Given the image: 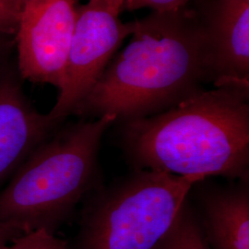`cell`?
<instances>
[{"label":"cell","instance_id":"6da1fadb","mask_svg":"<svg viewBox=\"0 0 249 249\" xmlns=\"http://www.w3.org/2000/svg\"><path fill=\"white\" fill-rule=\"evenodd\" d=\"M220 87L124 121L120 142L135 168L249 181L248 88Z\"/></svg>","mask_w":249,"mask_h":249},{"label":"cell","instance_id":"7a4b0ae2","mask_svg":"<svg viewBox=\"0 0 249 249\" xmlns=\"http://www.w3.org/2000/svg\"><path fill=\"white\" fill-rule=\"evenodd\" d=\"M178 10L136 21L129 44L74 114L113 115L124 122L158 114L197 91L196 82L210 68L206 37Z\"/></svg>","mask_w":249,"mask_h":249},{"label":"cell","instance_id":"3957f363","mask_svg":"<svg viewBox=\"0 0 249 249\" xmlns=\"http://www.w3.org/2000/svg\"><path fill=\"white\" fill-rule=\"evenodd\" d=\"M113 115L57 129L33 151L0 192V223L54 233L99 187V152Z\"/></svg>","mask_w":249,"mask_h":249},{"label":"cell","instance_id":"277c9868","mask_svg":"<svg viewBox=\"0 0 249 249\" xmlns=\"http://www.w3.org/2000/svg\"><path fill=\"white\" fill-rule=\"evenodd\" d=\"M200 175L138 170L94 190L83 211L77 249H153L168 232Z\"/></svg>","mask_w":249,"mask_h":249},{"label":"cell","instance_id":"5b68a950","mask_svg":"<svg viewBox=\"0 0 249 249\" xmlns=\"http://www.w3.org/2000/svg\"><path fill=\"white\" fill-rule=\"evenodd\" d=\"M119 13L105 0H89L77 9V17L68 55L66 80L48 116L62 123L76 112L98 80L111 56L135 22L123 23Z\"/></svg>","mask_w":249,"mask_h":249},{"label":"cell","instance_id":"8992f818","mask_svg":"<svg viewBox=\"0 0 249 249\" xmlns=\"http://www.w3.org/2000/svg\"><path fill=\"white\" fill-rule=\"evenodd\" d=\"M76 17L75 0H28L22 5L17 32L23 79L62 89Z\"/></svg>","mask_w":249,"mask_h":249},{"label":"cell","instance_id":"52a82bcc","mask_svg":"<svg viewBox=\"0 0 249 249\" xmlns=\"http://www.w3.org/2000/svg\"><path fill=\"white\" fill-rule=\"evenodd\" d=\"M61 122L38 113L28 103L17 81L0 79V184L13 175Z\"/></svg>","mask_w":249,"mask_h":249},{"label":"cell","instance_id":"ba28073f","mask_svg":"<svg viewBox=\"0 0 249 249\" xmlns=\"http://www.w3.org/2000/svg\"><path fill=\"white\" fill-rule=\"evenodd\" d=\"M195 209L212 249H249V181L212 187L199 194Z\"/></svg>","mask_w":249,"mask_h":249},{"label":"cell","instance_id":"9c48e42d","mask_svg":"<svg viewBox=\"0 0 249 249\" xmlns=\"http://www.w3.org/2000/svg\"><path fill=\"white\" fill-rule=\"evenodd\" d=\"M218 53L212 66L219 86L248 88L249 74V0H222L216 23Z\"/></svg>","mask_w":249,"mask_h":249},{"label":"cell","instance_id":"30bf717a","mask_svg":"<svg viewBox=\"0 0 249 249\" xmlns=\"http://www.w3.org/2000/svg\"><path fill=\"white\" fill-rule=\"evenodd\" d=\"M153 249H212L205 238L189 196L173 226Z\"/></svg>","mask_w":249,"mask_h":249},{"label":"cell","instance_id":"8fae6325","mask_svg":"<svg viewBox=\"0 0 249 249\" xmlns=\"http://www.w3.org/2000/svg\"><path fill=\"white\" fill-rule=\"evenodd\" d=\"M8 249H70L68 243L45 230L29 231L11 241Z\"/></svg>","mask_w":249,"mask_h":249},{"label":"cell","instance_id":"7c38bea8","mask_svg":"<svg viewBox=\"0 0 249 249\" xmlns=\"http://www.w3.org/2000/svg\"><path fill=\"white\" fill-rule=\"evenodd\" d=\"M21 5L17 0H0V34L17 32Z\"/></svg>","mask_w":249,"mask_h":249},{"label":"cell","instance_id":"4fadbf2b","mask_svg":"<svg viewBox=\"0 0 249 249\" xmlns=\"http://www.w3.org/2000/svg\"><path fill=\"white\" fill-rule=\"evenodd\" d=\"M187 1V0H126L124 7L129 9L151 8L156 12H166L178 10Z\"/></svg>","mask_w":249,"mask_h":249},{"label":"cell","instance_id":"5bb4252c","mask_svg":"<svg viewBox=\"0 0 249 249\" xmlns=\"http://www.w3.org/2000/svg\"><path fill=\"white\" fill-rule=\"evenodd\" d=\"M24 233L17 225L0 223V249H8L11 241Z\"/></svg>","mask_w":249,"mask_h":249},{"label":"cell","instance_id":"9a60e30c","mask_svg":"<svg viewBox=\"0 0 249 249\" xmlns=\"http://www.w3.org/2000/svg\"><path fill=\"white\" fill-rule=\"evenodd\" d=\"M107 4L114 9L116 12L120 13L121 9L124 7V3L126 2V0H105Z\"/></svg>","mask_w":249,"mask_h":249},{"label":"cell","instance_id":"2e32d148","mask_svg":"<svg viewBox=\"0 0 249 249\" xmlns=\"http://www.w3.org/2000/svg\"><path fill=\"white\" fill-rule=\"evenodd\" d=\"M18 1V3L21 5V7H22V5L25 3V2H27L28 0H17Z\"/></svg>","mask_w":249,"mask_h":249}]
</instances>
